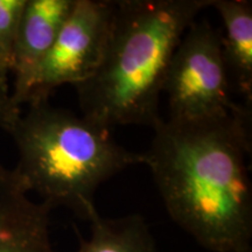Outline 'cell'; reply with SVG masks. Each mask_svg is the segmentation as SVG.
<instances>
[{"instance_id":"52a82bcc","label":"cell","mask_w":252,"mask_h":252,"mask_svg":"<svg viewBox=\"0 0 252 252\" xmlns=\"http://www.w3.org/2000/svg\"><path fill=\"white\" fill-rule=\"evenodd\" d=\"M52 208L35 202L13 169L0 161V252H55Z\"/></svg>"},{"instance_id":"9c48e42d","label":"cell","mask_w":252,"mask_h":252,"mask_svg":"<svg viewBox=\"0 0 252 252\" xmlns=\"http://www.w3.org/2000/svg\"><path fill=\"white\" fill-rule=\"evenodd\" d=\"M88 220L91 226L89 239L74 225L78 239L76 252H158L156 239L141 215L105 219L96 210Z\"/></svg>"},{"instance_id":"ba28073f","label":"cell","mask_w":252,"mask_h":252,"mask_svg":"<svg viewBox=\"0 0 252 252\" xmlns=\"http://www.w3.org/2000/svg\"><path fill=\"white\" fill-rule=\"evenodd\" d=\"M222 19L220 33L229 75L235 78L245 105L252 103V2L247 0H213Z\"/></svg>"},{"instance_id":"277c9868","label":"cell","mask_w":252,"mask_h":252,"mask_svg":"<svg viewBox=\"0 0 252 252\" xmlns=\"http://www.w3.org/2000/svg\"><path fill=\"white\" fill-rule=\"evenodd\" d=\"M162 91L169 118L198 121L225 115L241 104L230 97L229 72L220 33L207 19L195 20L176 47Z\"/></svg>"},{"instance_id":"3957f363","label":"cell","mask_w":252,"mask_h":252,"mask_svg":"<svg viewBox=\"0 0 252 252\" xmlns=\"http://www.w3.org/2000/svg\"><path fill=\"white\" fill-rule=\"evenodd\" d=\"M8 133L19 152L13 171L28 193H36L52 209L65 207L86 220L97 210L99 186L143 163L141 153L116 143L108 128L49 100L28 105Z\"/></svg>"},{"instance_id":"6da1fadb","label":"cell","mask_w":252,"mask_h":252,"mask_svg":"<svg viewBox=\"0 0 252 252\" xmlns=\"http://www.w3.org/2000/svg\"><path fill=\"white\" fill-rule=\"evenodd\" d=\"M143 156L171 219L213 252L251 250V106L198 119H160Z\"/></svg>"},{"instance_id":"30bf717a","label":"cell","mask_w":252,"mask_h":252,"mask_svg":"<svg viewBox=\"0 0 252 252\" xmlns=\"http://www.w3.org/2000/svg\"><path fill=\"white\" fill-rule=\"evenodd\" d=\"M26 0H0V71L8 76L15 39Z\"/></svg>"},{"instance_id":"5b68a950","label":"cell","mask_w":252,"mask_h":252,"mask_svg":"<svg viewBox=\"0 0 252 252\" xmlns=\"http://www.w3.org/2000/svg\"><path fill=\"white\" fill-rule=\"evenodd\" d=\"M115 1L76 0L54 45L41 63L26 103L49 100L56 88L77 86L89 78L102 58Z\"/></svg>"},{"instance_id":"8fae6325","label":"cell","mask_w":252,"mask_h":252,"mask_svg":"<svg viewBox=\"0 0 252 252\" xmlns=\"http://www.w3.org/2000/svg\"><path fill=\"white\" fill-rule=\"evenodd\" d=\"M20 115L21 108L12 98L8 76L0 71V130L8 132Z\"/></svg>"},{"instance_id":"7c38bea8","label":"cell","mask_w":252,"mask_h":252,"mask_svg":"<svg viewBox=\"0 0 252 252\" xmlns=\"http://www.w3.org/2000/svg\"><path fill=\"white\" fill-rule=\"evenodd\" d=\"M245 252H252V249H251V250H248V251H245Z\"/></svg>"},{"instance_id":"8992f818","label":"cell","mask_w":252,"mask_h":252,"mask_svg":"<svg viewBox=\"0 0 252 252\" xmlns=\"http://www.w3.org/2000/svg\"><path fill=\"white\" fill-rule=\"evenodd\" d=\"M76 0H26L15 39L12 98L19 108L26 103L41 63L54 45Z\"/></svg>"},{"instance_id":"7a4b0ae2","label":"cell","mask_w":252,"mask_h":252,"mask_svg":"<svg viewBox=\"0 0 252 252\" xmlns=\"http://www.w3.org/2000/svg\"><path fill=\"white\" fill-rule=\"evenodd\" d=\"M213 0H117L102 58L75 86L82 116L111 131L153 127L169 62L186 31Z\"/></svg>"}]
</instances>
